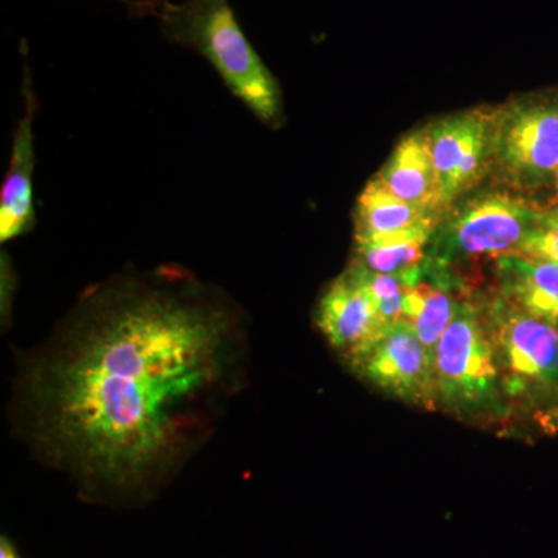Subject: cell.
<instances>
[{
    "label": "cell",
    "instance_id": "2",
    "mask_svg": "<svg viewBox=\"0 0 558 558\" xmlns=\"http://www.w3.org/2000/svg\"><path fill=\"white\" fill-rule=\"evenodd\" d=\"M128 7L159 22L171 43L201 53L260 123L274 130L281 126V87L242 32L229 0H132Z\"/></svg>",
    "mask_w": 558,
    "mask_h": 558
},
{
    "label": "cell",
    "instance_id": "19",
    "mask_svg": "<svg viewBox=\"0 0 558 558\" xmlns=\"http://www.w3.org/2000/svg\"><path fill=\"white\" fill-rule=\"evenodd\" d=\"M556 182H557V189H558V168H557V171H556Z\"/></svg>",
    "mask_w": 558,
    "mask_h": 558
},
{
    "label": "cell",
    "instance_id": "12",
    "mask_svg": "<svg viewBox=\"0 0 558 558\" xmlns=\"http://www.w3.org/2000/svg\"><path fill=\"white\" fill-rule=\"evenodd\" d=\"M498 295L532 317L558 326V264L519 253L497 259Z\"/></svg>",
    "mask_w": 558,
    "mask_h": 558
},
{
    "label": "cell",
    "instance_id": "8",
    "mask_svg": "<svg viewBox=\"0 0 558 558\" xmlns=\"http://www.w3.org/2000/svg\"><path fill=\"white\" fill-rule=\"evenodd\" d=\"M424 131L438 175L440 199L449 208L490 170V110L454 113Z\"/></svg>",
    "mask_w": 558,
    "mask_h": 558
},
{
    "label": "cell",
    "instance_id": "16",
    "mask_svg": "<svg viewBox=\"0 0 558 558\" xmlns=\"http://www.w3.org/2000/svg\"><path fill=\"white\" fill-rule=\"evenodd\" d=\"M0 558H22L14 543L7 535L0 538Z\"/></svg>",
    "mask_w": 558,
    "mask_h": 558
},
{
    "label": "cell",
    "instance_id": "18",
    "mask_svg": "<svg viewBox=\"0 0 558 558\" xmlns=\"http://www.w3.org/2000/svg\"><path fill=\"white\" fill-rule=\"evenodd\" d=\"M121 2L126 3V5H130V3L132 2V0H121Z\"/></svg>",
    "mask_w": 558,
    "mask_h": 558
},
{
    "label": "cell",
    "instance_id": "7",
    "mask_svg": "<svg viewBox=\"0 0 558 558\" xmlns=\"http://www.w3.org/2000/svg\"><path fill=\"white\" fill-rule=\"evenodd\" d=\"M349 365L371 385L403 402L427 410L438 405L435 355L418 340L410 323L389 326Z\"/></svg>",
    "mask_w": 558,
    "mask_h": 558
},
{
    "label": "cell",
    "instance_id": "14",
    "mask_svg": "<svg viewBox=\"0 0 558 558\" xmlns=\"http://www.w3.org/2000/svg\"><path fill=\"white\" fill-rule=\"evenodd\" d=\"M436 229L438 226H425L391 236L357 241L355 259L352 263L374 274L384 275L407 274L417 269L428 258L425 250Z\"/></svg>",
    "mask_w": 558,
    "mask_h": 558
},
{
    "label": "cell",
    "instance_id": "10",
    "mask_svg": "<svg viewBox=\"0 0 558 558\" xmlns=\"http://www.w3.org/2000/svg\"><path fill=\"white\" fill-rule=\"evenodd\" d=\"M24 113L17 121L11 143L10 163L0 190V241L2 244L24 236L36 223L35 186V119L39 102L27 58L21 86Z\"/></svg>",
    "mask_w": 558,
    "mask_h": 558
},
{
    "label": "cell",
    "instance_id": "13",
    "mask_svg": "<svg viewBox=\"0 0 558 558\" xmlns=\"http://www.w3.org/2000/svg\"><path fill=\"white\" fill-rule=\"evenodd\" d=\"M444 213L407 204L374 178L355 205V242L391 236L418 227L439 226Z\"/></svg>",
    "mask_w": 558,
    "mask_h": 558
},
{
    "label": "cell",
    "instance_id": "1",
    "mask_svg": "<svg viewBox=\"0 0 558 558\" xmlns=\"http://www.w3.org/2000/svg\"><path fill=\"white\" fill-rule=\"evenodd\" d=\"M244 307L179 264L92 284L17 354L11 433L92 505L159 497L247 385Z\"/></svg>",
    "mask_w": 558,
    "mask_h": 558
},
{
    "label": "cell",
    "instance_id": "5",
    "mask_svg": "<svg viewBox=\"0 0 558 558\" xmlns=\"http://www.w3.org/2000/svg\"><path fill=\"white\" fill-rule=\"evenodd\" d=\"M558 168V98L531 97L490 110V170L515 189H538Z\"/></svg>",
    "mask_w": 558,
    "mask_h": 558
},
{
    "label": "cell",
    "instance_id": "15",
    "mask_svg": "<svg viewBox=\"0 0 558 558\" xmlns=\"http://www.w3.org/2000/svg\"><path fill=\"white\" fill-rule=\"evenodd\" d=\"M517 253L543 263L558 264V211H543Z\"/></svg>",
    "mask_w": 558,
    "mask_h": 558
},
{
    "label": "cell",
    "instance_id": "4",
    "mask_svg": "<svg viewBox=\"0 0 558 558\" xmlns=\"http://www.w3.org/2000/svg\"><path fill=\"white\" fill-rule=\"evenodd\" d=\"M542 213L509 193L472 197L442 216L428 256L451 269L454 264L517 253Z\"/></svg>",
    "mask_w": 558,
    "mask_h": 558
},
{
    "label": "cell",
    "instance_id": "6",
    "mask_svg": "<svg viewBox=\"0 0 558 558\" xmlns=\"http://www.w3.org/2000/svg\"><path fill=\"white\" fill-rule=\"evenodd\" d=\"M502 389L510 398L558 385V326L532 317L498 293L481 304Z\"/></svg>",
    "mask_w": 558,
    "mask_h": 558
},
{
    "label": "cell",
    "instance_id": "9",
    "mask_svg": "<svg viewBox=\"0 0 558 558\" xmlns=\"http://www.w3.org/2000/svg\"><path fill=\"white\" fill-rule=\"evenodd\" d=\"M317 326L330 347L348 362L363 354L389 328L352 266L333 279L319 299Z\"/></svg>",
    "mask_w": 558,
    "mask_h": 558
},
{
    "label": "cell",
    "instance_id": "3",
    "mask_svg": "<svg viewBox=\"0 0 558 558\" xmlns=\"http://www.w3.org/2000/svg\"><path fill=\"white\" fill-rule=\"evenodd\" d=\"M435 380L438 403L457 413L494 410L505 392L486 318L468 292L436 347Z\"/></svg>",
    "mask_w": 558,
    "mask_h": 558
},
{
    "label": "cell",
    "instance_id": "11",
    "mask_svg": "<svg viewBox=\"0 0 558 558\" xmlns=\"http://www.w3.org/2000/svg\"><path fill=\"white\" fill-rule=\"evenodd\" d=\"M376 179L407 204L439 213L447 209L440 199L438 175L425 131L403 138Z\"/></svg>",
    "mask_w": 558,
    "mask_h": 558
},
{
    "label": "cell",
    "instance_id": "17",
    "mask_svg": "<svg viewBox=\"0 0 558 558\" xmlns=\"http://www.w3.org/2000/svg\"><path fill=\"white\" fill-rule=\"evenodd\" d=\"M543 424H545L550 432H556V429H558V405L546 414L545 418H543Z\"/></svg>",
    "mask_w": 558,
    "mask_h": 558
}]
</instances>
